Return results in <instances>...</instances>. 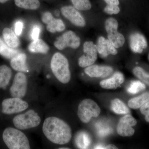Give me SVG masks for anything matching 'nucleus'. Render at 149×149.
Returning a JSON list of instances; mask_svg holds the SVG:
<instances>
[{
  "label": "nucleus",
  "instance_id": "nucleus-14",
  "mask_svg": "<svg viewBox=\"0 0 149 149\" xmlns=\"http://www.w3.org/2000/svg\"><path fill=\"white\" fill-rule=\"evenodd\" d=\"M113 69L105 65H92L87 67L85 69V72L91 77L104 78L109 76L112 73Z\"/></svg>",
  "mask_w": 149,
  "mask_h": 149
},
{
  "label": "nucleus",
  "instance_id": "nucleus-18",
  "mask_svg": "<svg viewBox=\"0 0 149 149\" xmlns=\"http://www.w3.org/2000/svg\"><path fill=\"white\" fill-rule=\"evenodd\" d=\"M26 59L27 56L25 54L20 53L11 59L10 61L11 66L17 71L27 72L28 69L26 64Z\"/></svg>",
  "mask_w": 149,
  "mask_h": 149
},
{
  "label": "nucleus",
  "instance_id": "nucleus-8",
  "mask_svg": "<svg viewBox=\"0 0 149 149\" xmlns=\"http://www.w3.org/2000/svg\"><path fill=\"white\" fill-rule=\"evenodd\" d=\"M83 52L85 54L78 59L79 66L85 68L94 64L97 58V45L91 41L85 42L83 45Z\"/></svg>",
  "mask_w": 149,
  "mask_h": 149
},
{
  "label": "nucleus",
  "instance_id": "nucleus-17",
  "mask_svg": "<svg viewBox=\"0 0 149 149\" xmlns=\"http://www.w3.org/2000/svg\"><path fill=\"white\" fill-rule=\"evenodd\" d=\"M123 74L119 72H115L113 75L109 79L102 80L100 85L105 89H113L119 87L124 82Z\"/></svg>",
  "mask_w": 149,
  "mask_h": 149
},
{
  "label": "nucleus",
  "instance_id": "nucleus-16",
  "mask_svg": "<svg viewBox=\"0 0 149 149\" xmlns=\"http://www.w3.org/2000/svg\"><path fill=\"white\" fill-rule=\"evenodd\" d=\"M130 49L134 52L141 53L144 49L147 48L146 40L143 35L140 33H133L130 36Z\"/></svg>",
  "mask_w": 149,
  "mask_h": 149
},
{
  "label": "nucleus",
  "instance_id": "nucleus-23",
  "mask_svg": "<svg viewBox=\"0 0 149 149\" xmlns=\"http://www.w3.org/2000/svg\"><path fill=\"white\" fill-rule=\"evenodd\" d=\"M17 6L24 9L35 10L40 6V0H14Z\"/></svg>",
  "mask_w": 149,
  "mask_h": 149
},
{
  "label": "nucleus",
  "instance_id": "nucleus-25",
  "mask_svg": "<svg viewBox=\"0 0 149 149\" xmlns=\"http://www.w3.org/2000/svg\"><path fill=\"white\" fill-rule=\"evenodd\" d=\"M111 108L113 111L118 114H129L130 109L123 102L119 99H115L112 101Z\"/></svg>",
  "mask_w": 149,
  "mask_h": 149
},
{
  "label": "nucleus",
  "instance_id": "nucleus-21",
  "mask_svg": "<svg viewBox=\"0 0 149 149\" xmlns=\"http://www.w3.org/2000/svg\"><path fill=\"white\" fill-rule=\"evenodd\" d=\"M149 101V92H146L141 95L130 99L128 102V105L130 108L138 109Z\"/></svg>",
  "mask_w": 149,
  "mask_h": 149
},
{
  "label": "nucleus",
  "instance_id": "nucleus-24",
  "mask_svg": "<svg viewBox=\"0 0 149 149\" xmlns=\"http://www.w3.org/2000/svg\"><path fill=\"white\" fill-rule=\"evenodd\" d=\"M12 76L10 68L6 65L0 66V88H5L8 85Z\"/></svg>",
  "mask_w": 149,
  "mask_h": 149
},
{
  "label": "nucleus",
  "instance_id": "nucleus-31",
  "mask_svg": "<svg viewBox=\"0 0 149 149\" xmlns=\"http://www.w3.org/2000/svg\"><path fill=\"white\" fill-rule=\"evenodd\" d=\"M141 112L145 116L146 121L149 123V101L141 107Z\"/></svg>",
  "mask_w": 149,
  "mask_h": 149
},
{
  "label": "nucleus",
  "instance_id": "nucleus-13",
  "mask_svg": "<svg viewBox=\"0 0 149 149\" xmlns=\"http://www.w3.org/2000/svg\"><path fill=\"white\" fill-rule=\"evenodd\" d=\"M42 20L43 22L47 24V30L51 33L62 32L65 29L63 21L60 19L55 18L49 12L43 14Z\"/></svg>",
  "mask_w": 149,
  "mask_h": 149
},
{
  "label": "nucleus",
  "instance_id": "nucleus-11",
  "mask_svg": "<svg viewBox=\"0 0 149 149\" xmlns=\"http://www.w3.org/2000/svg\"><path fill=\"white\" fill-rule=\"evenodd\" d=\"M136 119L131 115L127 114L120 118L116 128L118 135L123 137H130L133 135L135 130L133 128L137 124Z\"/></svg>",
  "mask_w": 149,
  "mask_h": 149
},
{
  "label": "nucleus",
  "instance_id": "nucleus-10",
  "mask_svg": "<svg viewBox=\"0 0 149 149\" xmlns=\"http://www.w3.org/2000/svg\"><path fill=\"white\" fill-rule=\"evenodd\" d=\"M27 82L26 75L22 72H17L15 75L10 93L13 97H23L27 90Z\"/></svg>",
  "mask_w": 149,
  "mask_h": 149
},
{
  "label": "nucleus",
  "instance_id": "nucleus-35",
  "mask_svg": "<svg viewBox=\"0 0 149 149\" xmlns=\"http://www.w3.org/2000/svg\"><path fill=\"white\" fill-rule=\"evenodd\" d=\"M105 149H118V148L114 145L109 144L108 146H106Z\"/></svg>",
  "mask_w": 149,
  "mask_h": 149
},
{
  "label": "nucleus",
  "instance_id": "nucleus-2",
  "mask_svg": "<svg viewBox=\"0 0 149 149\" xmlns=\"http://www.w3.org/2000/svg\"><path fill=\"white\" fill-rule=\"evenodd\" d=\"M53 73L59 81L67 84L71 77L68 60L63 55L59 52L54 54L51 62Z\"/></svg>",
  "mask_w": 149,
  "mask_h": 149
},
{
  "label": "nucleus",
  "instance_id": "nucleus-12",
  "mask_svg": "<svg viewBox=\"0 0 149 149\" xmlns=\"http://www.w3.org/2000/svg\"><path fill=\"white\" fill-rule=\"evenodd\" d=\"M61 11L62 15L75 26L83 27L86 25L85 19L74 7L64 6Z\"/></svg>",
  "mask_w": 149,
  "mask_h": 149
},
{
  "label": "nucleus",
  "instance_id": "nucleus-36",
  "mask_svg": "<svg viewBox=\"0 0 149 149\" xmlns=\"http://www.w3.org/2000/svg\"><path fill=\"white\" fill-rule=\"evenodd\" d=\"M55 14L56 16H58L60 15V12L58 10H56L55 11Z\"/></svg>",
  "mask_w": 149,
  "mask_h": 149
},
{
  "label": "nucleus",
  "instance_id": "nucleus-27",
  "mask_svg": "<svg viewBox=\"0 0 149 149\" xmlns=\"http://www.w3.org/2000/svg\"><path fill=\"white\" fill-rule=\"evenodd\" d=\"M76 9L79 10H88L92 8L90 0H70Z\"/></svg>",
  "mask_w": 149,
  "mask_h": 149
},
{
  "label": "nucleus",
  "instance_id": "nucleus-9",
  "mask_svg": "<svg viewBox=\"0 0 149 149\" xmlns=\"http://www.w3.org/2000/svg\"><path fill=\"white\" fill-rule=\"evenodd\" d=\"M29 106L27 102L20 98L13 97L5 99L2 102V112L4 114H12L21 112Z\"/></svg>",
  "mask_w": 149,
  "mask_h": 149
},
{
  "label": "nucleus",
  "instance_id": "nucleus-38",
  "mask_svg": "<svg viewBox=\"0 0 149 149\" xmlns=\"http://www.w3.org/2000/svg\"><path fill=\"white\" fill-rule=\"evenodd\" d=\"M60 149H69V148H59Z\"/></svg>",
  "mask_w": 149,
  "mask_h": 149
},
{
  "label": "nucleus",
  "instance_id": "nucleus-33",
  "mask_svg": "<svg viewBox=\"0 0 149 149\" xmlns=\"http://www.w3.org/2000/svg\"><path fill=\"white\" fill-rule=\"evenodd\" d=\"M23 23L21 21L17 22L15 24V33L17 36L21 35L23 29Z\"/></svg>",
  "mask_w": 149,
  "mask_h": 149
},
{
  "label": "nucleus",
  "instance_id": "nucleus-37",
  "mask_svg": "<svg viewBox=\"0 0 149 149\" xmlns=\"http://www.w3.org/2000/svg\"><path fill=\"white\" fill-rule=\"evenodd\" d=\"M9 0H0V3H4L7 2Z\"/></svg>",
  "mask_w": 149,
  "mask_h": 149
},
{
  "label": "nucleus",
  "instance_id": "nucleus-19",
  "mask_svg": "<svg viewBox=\"0 0 149 149\" xmlns=\"http://www.w3.org/2000/svg\"><path fill=\"white\" fill-rule=\"evenodd\" d=\"M3 36L6 44L10 47L16 49L20 45L18 37L11 29L5 28L3 31Z\"/></svg>",
  "mask_w": 149,
  "mask_h": 149
},
{
  "label": "nucleus",
  "instance_id": "nucleus-7",
  "mask_svg": "<svg viewBox=\"0 0 149 149\" xmlns=\"http://www.w3.org/2000/svg\"><path fill=\"white\" fill-rule=\"evenodd\" d=\"M80 44V37L72 31H67L60 37H58L54 45L58 49L62 50L67 47L76 49Z\"/></svg>",
  "mask_w": 149,
  "mask_h": 149
},
{
  "label": "nucleus",
  "instance_id": "nucleus-30",
  "mask_svg": "<svg viewBox=\"0 0 149 149\" xmlns=\"http://www.w3.org/2000/svg\"><path fill=\"white\" fill-rule=\"evenodd\" d=\"M104 11L109 15L117 14L120 12V9L118 6L107 5L104 8Z\"/></svg>",
  "mask_w": 149,
  "mask_h": 149
},
{
  "label": "nucleus",
  "instance_id": "nucleus-28",
  "mask_svg": "<svg viewBox=\"0 0 149 149\" xmlns=\"http://www.w3.org/2000/svg\"><path fill=\"white\" fill-rule=\"evenodd\" d=\"M146 88V85L141 81H133L127 89V92L130 94L134 95L144 91Z\"/></svg>",
  "mask_w": 149,
  "mask_h": 149
},
{
  "label": "nucleus",
  "instance_id": "nucleus-34",
  "mask_svg": "<svg viewBox=\"0 0 149 149\" xmlns=\"http://www.w3.org/2000/svg\"><path fill=\"white\" fill-rule=\"evenodd\" d=\"M107 5L119 6L120 2L119 0H104Z\"/></svg>",
  "mask_w": 149,
  "mask_h": 149
},
{
  "label": "nucleus",
  "instance_id": "nucleus-22",
  "mask_svg": "<svg viewBox=\"0 0 149 149\" xmlns=\"http://www.w3.org/2000/svg\"><path fill=\"white\" fill-rule=\"evenodd\" d=\"M19 50L12 48L6 44L0 38V54L8 59H12L20 53Z\"/></svg>",
  "mask_w": 149,
  "mask_h": 149
},
{
  "label": "nucleus",
  "instance_id": "nucleus-29",
  "mask_svg": "<svg viewBox=\"0 0 149 149\" xmlns=\"http://www.w3.org/2000/svg\"><path fill=\"white\" fill-rule=\"evenodd\" d=\"M133 72L136 77L149 85V73L145 72V70L140 67H135L133 70Z\"/></svg>",
  "mask_w": 149,
  "mask_h": 149
},
{
  "label": "nucleus",
  "instance_id": "nucleus-15",
  "mask_svg": "<svg viewBox=\"0 0 149 149\" xmlns=\"http://www.w3.org/2000/svg\"><path fill=\"white\" fill-rule=\"evenodd\" d=\"M97 48L99 54L102 58L107 57L110 54L115 55L117 54L116 48L111 42L103 37H99Z\"/></svg>",
  "mask_w": 149,
  "mask_h": 149
},
{
  "label": "nucleus",
  "instance_id": "nucleus-4",
  "mask_svg": "<svg viewBox=\"0 0 149 149\" xmlns=\"http://www.w3.org/2000/svg\"><path fill=\"white\" fill-rule=\"evenodd\" d=\"M100 107L91 99L82 101L78 106L77 115L83 123H88L93 117H97L100 113Z\"/></svg>",
  "mask_w": 149,
  "mask_h": 149
},
{
  "label": "nucleus",
  "instance_id": "nucleus-3",
  "mask_svg": "<svg viewBox=\"0 0 149 149\" xmlns=\"http://www.w3.org/2000/svg\"><path fill=\"white\" fill-rule=\"evenodd\" d=\"M3 139L9 149L30 148L29 141L25 134L15 128H6L3 133Z\"/></svg>",
  "mask_w": 149,
  "mask_h": 149
},
{
  "label": "nucleus",
  "instance_id": "nucleus-6",
  "mask_svg": "<svg viewBox=\"0 0 149 149\" xmlns=\"http://www.w3.org/2000/svg\"><path fill=\"white\" fill-rule=\"evenodd\" d=\"M118 23L113 17L107 19L105 23V27L108 34V40L116 48L121 47L125 43L123 35L118 31Z\"/></svg>",
  "mask_w": 149,
  "mask_h": 149
},
{
  "label": "nucleus",
  "instance_id": "nucleus-26",
  "mask_svg": "<svg viewBox=\"0 0 149 149\" xmlns=\"http://www.w3.org/2000/svg\"><path fill=\"white\" fill-rule=\"evenodd\" d=\"M75 143L77 146L80 148H88L91 145V137L86 132H80L77 134L75 138Z\"/></svg>",
  "mask_w": 149,
  "mask_h": 149
},
{
  "label": "nucleus",
  "instance_id": "nucleus-5",
  "mask_svg": "<svg viewBox=\"0 0 149 149\" xmlns=\"http://www.w3.org/2000/svg\"><path fill=\"white\" fill-rule=\"evenodd\" d=\"M40 122L41 118L33 110L16 116L13 120L15 126L22 130L37 127L40 125Z\"/></svg>",
  "mask_w": 149,
  "mask_h": 149
},
{
  "label": "nucleus",
  "instance_id": "nucleus-20",
  "mask_svg": "<svg viewBox=\"0 0 149 149\" xmlns=\"http://www.w3.org/2000/svg\"><path fill=\"white\" fill-rule=\"evenodd\" d=\"M49 47L45 41L40 39L32 41L28 46L29 52L35 53L46 54L49 50Z\"/></svg>",
  "mask_w": 149,
  "mask_h": 149
},
{
  "label": "nucleus",
  "instance_id": "nucleus-1",
  "mask_svg": "<svg viewBox=\"0 0 149 149\" xmlns=\"http://www.w3.org/2000/svg\"><path fill=\"white\" fill-rule=\"evenodd\" d=\"M42 130L46 138L54 144L68 143L72 138V131L69 125L57 117L46 118L43 123Z\"/></svg>",
  "mask_w": 149,
  "mask_h": 149
},
{
  "label": "nucleus",
  "instance_id": "nucleus-32",
  "mask_svg": "<svg viewBox=\"0 0 149 149\" xmlns=\"http://www.w3.org/2000/svg\"><path fill=\"white\" fill-rule=\"evenodd\" d=\"M41 31L40 27L37 26H35L32 29L31 33V37L32 40H35L39 39V36Z\"/></svg>",
  "mask_w": 149,
  "mask_h": 149
}]
</instances>
